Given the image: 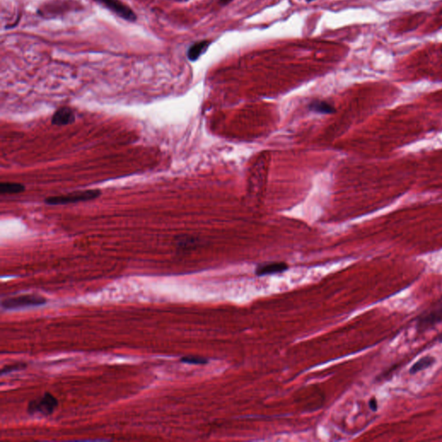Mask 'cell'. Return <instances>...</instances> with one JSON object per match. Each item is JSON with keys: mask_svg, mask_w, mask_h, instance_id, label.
Returning a JSON list of instances; mask_svg holds the SVG:
<instances>
[{"mask_svg": "<svg viewBox=\"0 0 442 442\" xmlns=\"http://www.w3.org/2000/svg\"><path fill=\"white\" fill-rule=\"evenodd\" d=\"M101 192L99 189L77 191L67 193L65 196H51L46 199L45 202L48 205H66L68 203H76L81 201H87L99 198Z\"/></svg>", "mask_w": 442, "mask_h": 442, "instance_id": "cell-1", "label": "cell"}, {"mask_svg": "<svg viewBox=\"0 0 442 442\" xmlns=\"http://www.w3.org/2000/svg\"><path fill=\"white\" fill-rule=\"evenodd\" d=\"M45 303V298L40 296V295H25L15 296V297L6 298L5 300H2L1 306L5 309H17V308L43 305Z\"/></svg>", "mask_w": 442, "mask_h": 442, "instance_id": "cell-2", "label": "cell"}, {"mask_svg": "<svg viewBox=\"0 0 442 442\" xmlns=\"http://www.w3.org/2000/svg\"><path fill=\"white\" fill-rule=\"evenodd\" d=\"M58 406L57 398L50 393H45L43 397L38 399L32 400L28 405V412L30 415L41 414L43 415H49L54 412Z\"/></svg>", "mask_w": 442, "mask_h": 442, "instance_id": "cell-3", "label": "cell"}, {"mask_svg": "<svg viewBox=\"0 0 442 442\" xmlns=\"http://www.w3.org/2000/svg\"><path fill=\"white\" fill-rule=\"evenodd\" d=\"M96 2L105 6L107 8L113 11L117 16L126 21L133 22L137 19V15L132 9L130 8L126 4L121 2L120 0H95Z\"/></svg>", "mask_w": 442, "mask_h": 442, "instance_id": "cell-4", "label": "cell"}, {"mask_svg": "<svg viewBox=\"0 0 442 442\" xmlns=\"http://www.w3.org/2000/svg\"><path fill=\"white\" fill-rule=\"evenodd\" d=\"M442 322V304L434 308V310L427 312L417 320V330L424 332Z\"/></svg>", "mask_w": 442, "mask_h": 442, "instance_id": "cell-5", "label": "cell"}, {"mask_svg": "<svg viewBox=\"0 0 442 442\" xmlns=\"http://www.w3.org/2000/svg\"><path fill=\"white\" fill-rule=\"evenodd\" d=\"M75 120V115L72 109L69 108H61L54 113L51 119V123L55 126H67L74 123Z\"/></svg>", "mask_w": 442, "mask_h": 442, "instance_id": "cell-6", "label": "cell"}, {"mask_svg": "<svg viewBox=\"0 0 442 442\" xmlns=\"http://www.w3.org/2000/svg\"><path fill=\"white\" fill-rule=\"evenodd\" d=\"M287 270L288 266L285 263H264L257 266V268L256 269V274L257 276H262L271 275V274L281 273Z\"/></svg>", "mask_w": 442, "mask_h": 442, "instance_id": "cell-7", "label": "cell"}, {"mask_svg": "<svg viewBox=\"0 0 442 442\" xmlns=\"http://www.w3.org/2000/svg\"><path fill=\"white\" fill-rule=\"evenodd\" d=\"M211 42L207 40L201 41L192 44L188 48V53H187L188 60L191 62L197 61L201 57V55H203L207 50Z\"/></svg>", "mask_w": 442, "mask_h": 442, "instance_id": "cell-8", "label": "cell"}, {"mask_svg": "<svg viewBox=\"0 0 442 442\" xmlns=\"http://www.w3.org/2000/svg\"><path fill=\"white\" fill-rule=\"evenodd\" d=\"M435 362V359L432 356H425L419 359L418 361L415 363V365H412V367L410 368V374H416L420 373L421 370H426L428 368L434 365Z\"/></svg>", "mask_w": 442, "mask_h": 442, "instance_id": "cell-9", "label": "cell"}, {"mask_svg": "<svg viewBox=\"0 0 442 442\" xmlns=\"http://www.w3.org/2000/svg\"><path fill=\"white\" fill-rule=\"evenodd\" d=\"M25 190V187L21 183H2L0 184L1 193H19Z\"/></svg>", "mask_w": 442, "mask_h": 442, "instance_id": "cell-10", "label": "cell"}, {"mask_svg": "<svg viewBox=\"0 0 442 442\" xmlns=\"http://www.w3.org/2000/svg\"><path fill=\"white\" fill-rule=\"evenodd\" d=\"M309 109L316 113H333L335 112V108L332 105H330L329 103L325 101H314L309 105Z\"/></svg>", "mask_w": 442, "mask_h": 442, "instance_id": "cell-11", "label": "cell"}, {"mask_svg": "<svg viewBox=\"0 0 442 442\" xmlns=\"http://www.w3.org/2000/svg\"><path fill=\"white\" fill-rule=\"evenodd\" d=\"M181 361L186 364H190V365H205L207 363V360L204 358L196 356H187L183 357L181 359Z\"/></svg>", "mask_w": 442, "mask_h": 442, "instance_id": "cell-12", "label": "cell"}, {"mask_svg": "<svg viewBox=\"0 0 442 442\" xmlns=\"http://www.w3.org/2000/svg\"><path fill=\"white\" fill-rule=\"evenodd\" d=\"M25 367H26V365H25V364H22V363L14 364V365H6V366H5V367L1 370V375H5V374L11 373H12V372H16V370H23V369H24Z\"/></svg>", "mask_w": 442, "mask_h": 442, "instance_id": "cell-13", "label": "cell"}, {"mask_svg": "<svg viewBox=\"0 0 442 442\" xmlns=\"http://www.w3.org/2000/svg\"><path fill=\"white\" fill-rule=\"evenodd\" d=\"M369 406H370V409L373 410V411H377V410H378V402H377L376 398H372V399L370 400V402H369Z\"/></svg>", "mask_w": 442, "mask_h": 442, "instance_id": "cell-14", "label": "cell"}, {"mask_svg": "<svg viewBox=\"0 0 442 442\" xmlns=\"http://www.w3.org/2000/svg\"><path fill=\"white\" fill-rule=\"evenodd\" d=\"M233 0H220V3L225 6V5H228V4L231 3Z\"/></svg>", "mask_w": 442, "mask_h": 442, "instance_id": "cell-15", "label": "cell"}, {"mask_svg": "<svg viewBox=\"0 0 442 442\" xmlns=\"http://www.w3.org/2000/svg\"><path fill=\"white\" fill-rule=\"evenodd\" d=\"M307 2H312V1H314V0H306Z\"/></svg>", "mask_w": 442, "mask_h": 442, "instance_id": "cell-16", "label": "cell"}, {"mask_svg": "<svg viewBox=\"0 0 442 442\" xmlns=\"http://www.w3.org/2000/svg\"><path fill=\"white\" fill-rule=\"evenodd\" d=\"M94 1H95V0H94Z\"/></svg>", "mask_w": 442, "mask_h": 442, "instance_id": "cell-17", "label": "cell"}]
</instances>
